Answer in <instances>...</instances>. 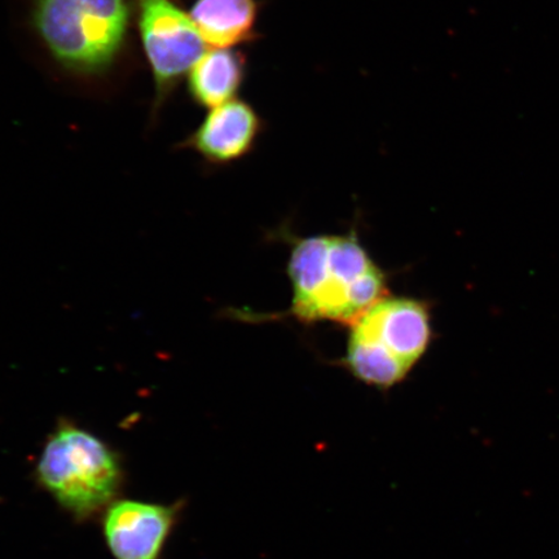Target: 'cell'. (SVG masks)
I'll return each mask as SVG.
<instances>
[{"label":"cell","mask_w":559,"mask_h":559,"mask_svg":"<svg viewBox=\"0 0 559 559\" xmlns=\"http://www.w3.org/2000/svg\"><path fill=\"white\" fill-rule=\"evenodd\" d=\"M289 236V235H288ZM290 309L278 318L300 324L348 326L390 295L389 277L355 230L344 235L289 236Z\"/></svg>","instance_id":"1"},{"label":"cell","mask_w":559,"mask_h":559,"mask_svg":"<svg viewBox=\"0 0 559 559\" xmlns=\"http://www.w3.org/2000/svg\"><path fill=\"white\" fill-rule=\"evenodd\" d=\"M338 365L361 383L388 393L408 379L435 341L428 300L386 296L347 326Z\"/></svg>","instance_id":"2"},{"label":"cell","mask_w":559,"mask_h":559,"mask_svg":"<svg viewBox=\"0 0 559 559\" xmlns=\"http://www.w3.org/2000/svg\"><path fill=\"white\" fill-rule=\"evenodd\" d=\"M34 475L56 504L79 522L103 515L120 498L126 478L121 454L67 417L47 437Z\"/></svg>","instance_id":"3"},{"label":"cell","mask_w":559,"mask_h":559,"mask_svg":"<svg viewBox=\"0 0 559 559\" xmlns=\"http://www.w3.org/2000/svg\"><path fill=\"white\" fill-rule=\"evenodd\" d=\"M131 0H34V26L48 52L74 74L115 64L131 23Z\"/></svg>","instance_id":"4"},{"label":"cell","mask_w":559,"mask_h":559,"mask_svg":"<svg viewBox=\"0 0 559 559\" xmlns=\"http://www.w3.org/2000/svg\"><path fill=\"white\" fill-rule=\"evenodd\" d=\"M136 10L140 39L155 80V105L159 107L204 56L206 41L190 13L175 0H136Z\"/></svg>","instance_id":"5"},{"label":"cell","mask_w":559,"mask_h":559,"mask_svg":"<svg viewBox=\"0 0 559 559\" xmlns=\"http://www.w3.org/2000/svg\"><path fill=\"white\" fill-rule=\"evenodd\" d=\"M173 504L118 499L103 516L105 544L115 559H163L166 544L185 510Z\"/></svg>","instance_id":"6"},{"label":"cell","mask_w":559,"mask_h":559,"mask_svg":"<svg viewBox=\"0 0 559 559\" xmlns=\"http://www.w3.org/2000/svg\"><path fill=\"white\" fill-rule=\"evenodd\" d=\"M263 121L250 104L230 100L210 110L179 148L198 153L210 167L239 163L255 148Z\"/></svg>","instance_id":"7"},{"label":"cell","mask_w":559,"mask_h":559,"mask_svg":"<svg viewBox=\"0 0 559 559\" xmlns=\"http://www.w3.org/2000/svg\"><path fill=\"white\" fill-rule=\"evenodd\" d=\"M257 0H198L191 17L206 45L234 48L257 38Z\"/></svg>","instance_id":"8"},{"label":"cell","mask_w":559,"mask_h":559,"mask_svg":"<svg viewBox=\"0 0 559 559\" xmlns=\"http://www.w3.org/2000/svg\"><path fill=\"white\" fill-rule=\"evenodd\" d=\"M243 56L233 48H215L195 62L188 75L193 100L209 109L235 99L245 76Z\"/></svg>","instance_id":"9"}]
</instances>
